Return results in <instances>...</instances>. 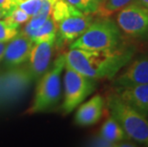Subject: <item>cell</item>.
Wrapping results in <instances>:
<instances>
[{"label":"cell","mask_w":148,"mask_h":147,"mask_svg":"<svg viewBox=\"0 0 148 147\" xmlns=\"http://www.w3.org/2000/svg\"><path fill=\"white\" fill-rule=\"evenodd\" d=\"M56 40L34 43L27 65L34 80L38 79L50 68Z\"/></svg>","instance_id":"30bf717a"},{"label":"cell","mask_w":148,"mask_h":147,"mask_svg":"<svg viewBox=\"0 0 148 147\" xmlns=\"http://www.w3.org/2000/svg\"><path fill=\"white\" fill-rule=\"evenodd\" d=\"M34 80L27 65L10 67L0 72V109L14 104L29 89Z\"/></svg>","instance_id":"8992f818"},{"label":"cell","mask_w":148,"mask_h":147,"mask_svg":"<svg viewBox=\"0 0 148 147\" xmlns=\"http://www.w3.org/2000/svg\"><path fill=\"white\" fill-rule=\"evenodd\" d=\"M0 7L8 12L12 7V0H0Z\"/></svg>","instance_id":"603a6c76"},{"label":"cell","mask_w":148,"mask_h":147,"mask_svg":"<svg viewBox=\"0 0 148 147\" xmlns=\"http://www.w3.org/2000/svg\"><path fill=\"white\" fill-rule=\"evenodd\" d=\"M93 21L92 15L81 12L59 21L58 23L55 45L58 48H62L68 44L70 45L88 29Z\"/></svg>","instance_id":"ba28073f"},{"label":"cell","mask_w":148,"mask_h":147,"mask_svg":"<svg viewBox=\"0 0 148 147\" xmlns=\"http://www.w3.org/2000/svg\"><path fill=\"white\" fill-rule=\"evenodd\" d=\"M19 34L18 28L6 21L4 18L0 19V41L9 42Z\"/></svg>","instance_id":"44dd1931"},{"label":"cell","mask_w":148,"mask_h":147,"mask_svg":"<svg viewBox=\"0 0 148 147\" xmlns=\"http://www.w3.org/2000/svg\"><path fill=\"white\" fill-rule=\"evenodd\" d=\"M6 45H7V42H1V41H0V62L3 60V57H4Z\"/></svg>","instance_id":"cb8c5ba5"},{"label":"cell","mask_w":148,"mask_h":147,"mask_svg":"<svg viewBox=\"0 0 148 147\" xmlns=\"http://www.w3.org/2000/svg\"><path fill=\"white\" fill-rule=\"evenodd\" d=\"M90 145L92 146H100V147H114L116 146L114 143L108 142L107 139H103L101 136H97L90 142Z\"/></svg>","instance_id":"7402d4cb"},{"label":"cell","mask_w":148,"mask_h":147,"mask_svg":"<svg viewBox=\"0 0 148 147\" xmlns=\"http://www.w3.org/2000/svg\"><path fill=\"white\" fill-rule=\"evenodd\" d=\"M56 32H58V23L53 19L51 15L41 27L24 34L29 36L34 41V43H38L53 39L56 40Z\"/></svg>","instance_id":"9a60e30c"},{"label":"cell","mask_w":148,"mask_h":147,"mask_svg":"<svg viewBox=\"0 0 148 147\" xmlns=\"http://www.w3.org/2000/svg\"><path fill=\"white\" fill-rule=\"evenodd\" d=\"M133 47H121L108 51H91L72 48L64 54L66 64L78 73L95 80L112 79L131 61Z\"/></svg>","instance_id":"6da1fadb"},{"label":"cell","mask_w":148,"mask_h":147,"mask_svg":"<svg viewBox=\"0 0 148 147\" xmlns=\"http://www.w3.org/2000/svg\"><path fill=\"white\" fill-rule=\"evenodd\" d=\"M77 10L86 14H97L101 5L99 0H66Z\"/></svg>","instance_id":"d6986e66"},{"label":"cell","mask_w":148,"mask_h":147,"mask_svg":"<svg viewBox=\"0 0 148 147\" xmlns=\"http://www.w3.org/2000/svg\"><path fill=\"white\" fill-rule=\"evenodd\" d=\"M116 23L126 36L136 39H148V9L131 2L118 12Z\"/></svg>","instance_id":"52a82bcc"},{"label":"cell","mask_w":148,"mask_h":147,"mask_svg":"<svg viewBox=\"0 0 148 147\" xmlns=\"http://www.w3.org/2000/svg\"><path fill=\"white\" fill-rule=\"evenodd\" d=\"M91 51H108L123 47V37L116 21L109 17L94 20L88 29L70 45Z\"/></svg>","instance_id":"7a4b0ae2"},{"label":"cell","mask_w":148,"mask_h":147,"mask_svg":"<svg viewBox=\"0 0 148 147\" xmlns=\"http://www.w3.org/2000/svg\"><path fill=\"white\" fill-rule=\"evenodd\" d=\"M110 115L119 123L130 139L148 146V120L133 106L128 104L115 91L106 98Z\"/></svg>","instance_id":"3957f363"},{"label":"cell","mask_w":148,"mask_h":147,"mask_svg":"<svg viewBox=\"0 0 148 147\" xmlns=\"http://www.w3.org/2000/svg\"><path fill=\"white\" fill-rule=\"evenodd\" d=\"M127 68L114 80L115 86L148 84V57L138 58L129 62Z\"/></svg>","instance_id":"7c38bea8"},{"label":"cell","mask_w":148,"mask_h":147,"mask_svg":"<svg viewBox=\"0 0 148 147\" xmlns=\"http://www.w3.org/2000/svg\"><path fill=\"white\" fill-rule=\"evenodd\" d=\"M34 43L29 36L18 34L6 45L3 60L8 68L24 64L30 57Z\"/></svg>","instance_id":"9c48e42d"},{"label":"cell","mask_w":148,"mask_h":147,"mask_svg":"<svg viewBox=\"0 0 148 147\" xmlns=\"http://www.w3.org/2000/svg\"><path fill=\"white\" fill-rule=\"evenodd\" d=\"M133 1L134 0H105L97 14H99L100 17H108Z\"/></svg>","instance_id":"e0dca14e"},{"label":"cell","mask_w":148,"mask_h":147,"mask_svg":"<svg viewBox=\"0 0 148 147\" xmlns=\"http://www.w3.org/2000/svg\"><path fill=\"white\" fill-rule=\"evenodd\" d=\"M105 101L100 95H95L89 101L78 106L75 115V123L80 127L96 124L100 120L104 111Z\"/></svg>","instance_id":"8fae6325"},{"label":"cell","mask_w":148,"mask_h":147,"mask_svg":"<svg viewBox=\"0 0 148 147\" xmlns=\"http://www.w3.org/2000/svg\"><path fill=\"white\" fill-rule=\"evenodd\" d=\"M65 55H60L44 75L39 77L36 94L28 114H38L48 112L55 108L60 101L61 74L65 66Z\"/></svg>","instance_id":"277c9868"},{"label":"cell","mask_w":148,"mask_h":147,"mask_svg":"<svg viewBox=\"0 0 148 147\" xmlns=\"http://www.w3.org/2000/svg\"><path fill=\"white\" fill-rule=\"evenodd\" d=\"M114 91L125 102L148 116V84L116 86Z\"/></svg>","instance_id":"4fadbf2b"},{"label":"cell","mask_w":148,"mask_h":147,"mask_svg":"<svg viewBox=\"0 0 148 147\" xmlns=\"http://www.w3.org/2000/svg\"><path fill=\"white\" fill-rule=\"evenodd\" d=\"M78 12H80L69 4L66 0H53L51 15L56 23L72 14H78Z\"/></svg>","instance_id":"2e32d148"},{"label":"cell","mask_w":148,"mask_h":147,"mask_svg":"<svg viewBox=\"0 0 148 147\" xmlns=\"http://www.w3.org/2000/svg\"><path fill=\"white\" fill-rule=\"evenodd\" d=\"M31 15L28 14L26 12L23 11L17 6H12V7L8 11L7 15L4 17L6 21L14 25V26L19 28L20 25L26 24L28 21L31 19Z\"/></svg>","instance_id":"ac0fdd59"},{"label":"cell","mask_w":148,"mask_h":147,"mask_svg":"<svg viewBox=\"0 0 148 147\" xmlns=\"http://www.w3.org/2000/svg\"><path fill=\"white\" fill-rule=\"evenodd\" d=\"M7 11H5L4 9H2L0 7V19H2V18H4L6 15H7Z\"/></svg>","instance_id":"484cf974"},{"label":"cell","mask_w":148,"mask_h":147,"mask_svg":"<svg viewBox=\"0 0 148 147\" xmlns=\"http://www.w3.org/2000/svg\"><path fill=\"white\" fill-rule=\"evenodd\" d=\"M133 2H136L138 4H140V5L148 9V0H134Z\"/></svg>","instance_id":"d4e9b609"},{"label":"cell","mask_w":148,"mask_h":147,"mask_svg":"<svg viewBox=\"0 0 148 147\" xmlns=\"http://www.w3.org/2000/svg\"><path fill=\"white\" fill-rule=\"evenodd\" d=\"M99 1H100V3H101V5L103 4V3H104L105 2V0H99ZM101 5H100V6H101Z\"/></svg>","instance_id":"4316f807"},{"label":"cell","mask_w":148,"mask_h":147,"mask_svg":"<svg viewBox=\"0 0 148 147\" xmlns=\"http://www.w3.org/2000/svg\"><path fill=\"white\" fill-rule=\"evenodd\" d=\"M97 80L78 73L65 63L63 86L64 95L61 111L64 115L72 113L96 90Z\"/></svg>","instance_id":"5b68a950"},{"label":"cell","mask_w":148,"mask_h":147,"mask_svg":"<svg viewBox=\"0 0 148 147\" xmlns=\"http://www.w3.org/2000/svg\"><path fill=\"white\" fill-rule=\"evenodd\" d=\"M99 136H101L108 142L114 143L116 146H118L119 143L123 140L130 139L125 134L122 127L111 115L102 124L99 131Z\"/></svg>","instance_id":"5bb4252c"},{"label":"cell","mask_w":148,"mask_h":147,"mask_svg":"<svg viewBox=\"0 0 148 147\" xmlns=\"http://www.w3.org/2000/svg\"><path fill=\"white\" fill-rule=\"evenodd\" d=\"M43 0H12V6H17L31 16L36 14L41 9Z\"/></svg>","instance_id":"ffe728a7"}]
</instances>
